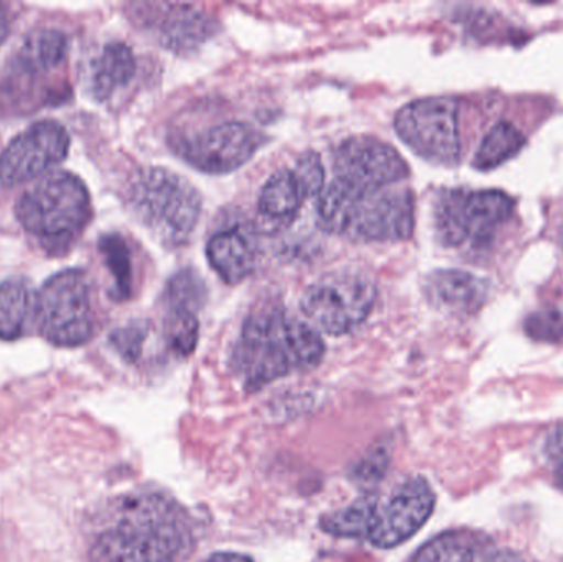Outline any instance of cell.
<instances>
[{
	"instance_id": "6da1fadb",
	"label": "cell",
	"mask_w": 563,
	"mask_h": 562,
	"mask_svg": "<svg viewBox=\"0 0 563 562\" xmlns=\"http://www.w3.org/2000/svg\"><path fill=\"white\" fill-rule=\"evenodd\" d=\"M190 517L174 498L154 492L125 495L92 535L89 562H181L194 551Z\"/></svg>"
},
{
	"instance_id": "7a4b0ae2",
	"label": "cell",
	"mask_w": 563,
	"mask_h": 562,
	"mask_svg": "<svg viewBox=\"0 0 563 562\" xmlns=\"http://www.w3.org/2000/svg\"><path fill=\"white\" fill-rule=\"evenodd\" d=\"M324 343L318 330L285 310H257L247 317L231 353V366L244 388L260 392L291 373L320 365Z\"/></svg>"
},
{
	"instance_id": "3957f363",
	"label": "cell",
	"mask_w": 563,
	"mask_h": 562,
	"mask_svg": "<svg viewBox=\"0 0 563 562\" xmlns=\"http://www.w3.org/2000/svg\"><path fill=\"white\" fill-rule=\"evenodd\" d=\"M331 165L333 178L317 198V213L321 228L334 234H343L354 201L396 187L410 175L393 145L367 135L341 142Z\"/></svg>"
},
{
	"instance_id": "277c9868",
	"label": "cell",
	"mask_w": 563,
	"mask_h": 562,
	"mask_svg": "<svg viewBox=\"0 0 563 562\" xmlns=\"http://www.w3.org/2000/svg\"><path fill=\"white\" fill-rule=\"evenodd\" d=\"M129 203L155 238L165 246L178 247L194 234L203 201L187 178L168 168L148 167L132 180Z\"/></svg>"
},
{
	"instance_id": "5b68a950",
	"label": "cell",
	"mask_w": 563,
	"mask_h": 562,
	"mask_svg": "<svg viewBox=\"0 0 563 562\" xmlns=\"http://www.w3.org/2000/svg\"><path fill=\"white\" fill-rule=\"evenodd\" d=\"M15 213L20 224L40 240H73L91 218V195L75 174L55 172L20 197Z\"/></svg>"
},
{
	"instance_id": "8992f818",
	"label": "cell",
	"mask_w": 563,
	"mask_h": 562,
	"mask_svg": "<svg viewBox=\"0 0 563 562\" xmlns=\"http://www.w3.org/2000/svg\"><path fill=\"white\" fill-rule=\"evenodd\" d=\"M515 213V200L501 190H443L433 205L437 240L445 247L489 246Z\"/></svg>"
},
{
	"instance_id": "52a82bcc",
	"label": "cell",
	"mask_w": 563,
	"mask_h": 562,
	"mask_svg": "<svg viewBox=\"0 0 563 562\" xmlns=\"http://www.w3.org/2000/svg\"><path fill=\"white\" fill-rule=\"evenodd\" d=\"M36 326L43 339L55 346L75 349L91 339V287L82 271H62L43 284L36 302Z\"/></svg>"
},
{
	"instance_id": "ba28073f",
	"label": "cell",
	"mask_w": 563,
	"mask_h": 562,
	"mask_svg": "<svg viewBox=\"0 0 563 562\" xmlns=\"http://www.w3.org/2000/svg\"><path fill=\"white\" fill-rule=\"evenodd\" d=\"M376 286L356 271H340L314 280L301 294L300 309L314 330L340 337L353 332L369 317Z\"/></svg>"
},
{
	"instance_id": "9c48e42d",
	"label": "cell",
	"mask_w": 563,
	"mask_h": 562,
	"mask_svg": "<svg viewBox=\"0 0 563 562\" xmlns=\"http://www.w3.org/2000/svg\"><path fill=\"white\" fill-rule=\"evenodd\" d=\"M397 135L423 161L453 167L462 157L459 102L446 96L417 99L394 119Z\"/></svg>"
},
{
	"instance_id": "30bf717a",
	"label": "cell",
	"mask_w": 563,
	"mask_h": 562,
	"mask_svg": "<svg viewBox=\"0 0 563 562\" xmlns=\"http://www.w3.org/2000/svg\"><path fill=\"white\" fill-rule=\"evenodd\" d=\"M267 137L246 122H223L177 142L181 158L205 174H231L251 161Z\"/></svg>"
},
{
	"instance_id": "8fae6325",
	"label": "cell",
	"mask_w": 563,
	"mask_h": 562,
	"mask_svg": "<svg viewBox=\"0 0 563 562\" xmlns=\"http://www.w3.org/2000/svg\"><path fill=\"white\" fill-rule=\"evenodd\" d=\"M416 228V201L409 188H386L354 201L343 236L371 243L404 241Z\"/></svg>"
},
{
	"instance_id": "7c38bea8",
	"label": "cell",
	"mask_w": 563,
	"mask_h": 562,
	"mask_svg": "<svg viewBox=\"0 0 563 562\" xmlns=\"http://www.w3.org/2000/svg\"><path fill=\"white\" fill-rule=\"evenodd\" d=\"M68 151L69 134L59 122H36L13 137L0 154V185L15 187L35 180L65 161Z\"/></svg>"
},
{
	"instance_id": "4fadbf2b",
	"label": "cell",
	"mask_w": 563,
	"mask_h": 562,
	"mask_svg": "<svg viewBox=\"0 0 563 562\" xmlns=\"http://www.w3.org/2000/svg\"><path fill=\"white\" fill-rule=\"evenodd\" d=\"M435 502V492L426 478L404 482L386 504H380L377 498L367 541L379 550H393L406 543L432 517Z\"/></svg>"
},
{
	"instance_id": "5bb4252c",
	"label": "cell",
	"mask_w": 563,
	"mask_h": 562,
	"mask_svg": "<svg viewBox=\"0 0 563 562\" xmlns=\"http://www.w3.org/2000/svg\"><path fill=\"white\" fill-rule=\"evenodd\" d=\"M132 19L165 48L194 52L214 33V22L190 3H135Z\"/></svg>"
},
{
	"instance_id": "9a60e30c",
	"label": "cell",
	"mask_w": 563,
	"mask_h": 562,
	"mask_svg": "<svg viewBox=\"0 0 563 562\" xmlns=\"http://www.w3.org/2000/svg\"><path fill=\"white\" fill-rule=\"evenodd\" d=\"M423 296L437 310L475 313L488 296V280L463 269H437L423 279Z\"/></svg>"
},
{
	"instance_id": "2e32d148",
	"label": "cell",
	"mask_w": 563,
	"mask_h": 562,
	"mask_svg": "<svg viewBox=\"0 0 563 562\" xmlns=\"http://www.w3.org/2000/svg\"><path fill=\"white\" fill-rule=\"evenodd\" d=\"M207 257L224 283L240 284L256 267V246L243 231L233 228L210 238Z\"/></svg>"
},
{
	"instance_id": "e0dca14e",
	"label": "cell",
	"mask_w": 563,
	"mask_h": 562,
	"mask_svg": "<svg viewBox=\"0 0 563 562\" xmlns=\"http://www.w3.org/2000/svg\"><path fill=\"white\" fill-rule=\"evenodd\" d=\"M308 194L294 168L277 170L264 185L257 201V210L276 224H288L303 207Z\"/></svg>"
},
{
	"instance_id": "ac0fdd59",
	"label": "cell",
	"mask_w": 563,
	"mask_h": 562,
	"mask_svg": "<svg viewBox=\"0 0 563 562\" xmlns=\"http://www.w3.org/2000/svg\"><path fill=\"white\" fill-rule=\"evenodd\" d=\"M135 56L125 43H108L91 65L89 88L98 101L111 98L124 88L135 75Z\"/></svg>"
},
{
	"instance_id": "d6986e66",
	"label": "cell",
	"mask_w": 563,
	"mask_h": 562,
	"mask_svg": "<svg viewBox=\"0 0 563 562\" xmlns=\"http://www.w3.org/2000/svg\"><path fill=\"white\" fill-rule=\"evenodd\" d=\"M38 294L22 279L0 283V340L22 339L36 323Z\"/></svg>"
},
{
	"instance_id": "ffe728a7",
	"label": "cell",
	"mask_w": 563,
	"mask_h": 562,
	"mask_svg": "<svg viewBox=\"0 0 563 562\" xmlns=\"http://www.w3.org/2000/svg\"><path fill=\"white\" fill-rule=\"evenodd\" d=\"M66 49L68 40L62 30L36 29L23 40L19 63L25 71L45 75L62 65Z\"/></svg>"
},
{
	"instance_id": "44dd1931",
	"label": "cell",
	"mask_w": 563,
	"mask_h": 562,
	"mask_svg": "<svg viewBox=\"0 0 563 562\" xmlns=\"http://www.w3.org/2000/svg\"><path fill=\"white\" fill-rule=\"evenodd\" d=\"M526 137L511 122L499 121L486 132L473 157L476 170H493L525 148Z\"/></svg>"
},
{
	"instance_id": "7402d4cb",
	"label": "cell",
	"mask_w": 563,
	"mask_h": 562,
	"mask_svg": "<svg viewBox=\"0 0 563 562\" xmlns=\"http://www.w3.org/2000/svg\"><path fill=\"white\" fill-rule=\"evenodd\" d=\"M376 495H364L353 504L341 510L327 515L321 520V530L338 538L350 540H366L373 528L374 508H376Z\"/></svg>"
},
{
	"instance_id": "603a6c76",
	"label": "cell",
	"mask_w": 563,
	"mask_h": 562,
	"mask_svg": "<svg viewBox=\"0 0 563 562\" xmlns=\"http://www.w3.org/2000/svg\"><path fill=\"white\" fill-rule=\"evenodd\" d=\"M482 547L473 535L449 531L427 541L410 562H479Z\"/></svg>"
},
{
	"instance_id": "cb8c5ba5",
	"label": "cell",
	"mask_w": 563,
	"mask_h": 562,
	"mask_svg": "<svg viewBox=\"0 0 563 562\" xmlns=\"http://www.w3.org/2000/svg\"><path fill=\"white\" fill-rule=\"evenodd\" d=\"M99 251L114 280L111 289L112 299L119 302L128 300L132 294V279H134L131 250L128 243L121 234H106L99 240Z\"/></svg>"
},
{
	"instance_id": "d4e9b609",
	"label": "cell",
	"mask_w": 563,
	"mask_h": 562,
	"mask_svg": "<svg viewBox=\"0 0 563 562\" xmlns=\"http://www.w3.org/2000/svg\"><path fill=\"white\" fill-rule=\"evenodd\" d=\"M207 286L197 271L187 267L168 280L164 290L165 312H194L203 307Z\"/></svg>"
},
{
	"instance_id": "484cf974",
	"label": "cell",
	"mask_w": 563,
	"mask_h": 562,
	"mask_svg": "<svg viewBox=\"0 0 563 562\" xmlns=\"http://www.w3.org/2000/svg\"><path fill=\"white\" fill-rule=\"evenodd\" d=\"M200 335V323L194 312H165V339L178 356L194 353Z\"/></svg>"
},
{
	"instance_id": "4316f807",
	"label": "cell",
	"mask_w": 563,
	"mask_h": 562,
	"mask_svg": "<svg viewBox=\"0 0 563 562\" xmlns=\"http://www.w3.org/2000/svg\"><path fill=\"white\" fill-rule=\"evenodd\" d=\"M526 335L539 343L563 342V312L542 309L531 313L525 322Z\"/></svg>"
},
{
	"instance_id": "83f0119b",
	"label": "cell",
	"mask_w": 563,
	"mask_h": 562,
	"mask_svg": "<svg viewBox=\"0 0 563 562\" xmlns=\"http://www.w3.org/2000/svg\"><path fill=\"white\" fill-rule=\"evenodd\" d=\"M147 333V323L135 320V322L115 330L111 335V343L122 359L128 360V362H135L141 356L142 349H144Z\"/></svg>"
},
{
	"instance_id": "f1b7e54d",
	"label": "cell",
	"mask_w": 563,
	"mask_h": 562,
	"mask_svg": "<svg viewBox=\"0 0 563 562\" xmlns=\"http://www.w3.org/2000/svg\"><path fill=\"white\" fill-rule=\"evenodd\" d=\"M294 172L303 184L308 197L318 198L324 188V172L321 158L314 152L308 151L297 158Z\"/></svg>"
},
{
	"instance_id": "f546056e",
	"label": "cell",
	"mask_w": 563,
	"mask_h": 562,
	"mask_svg": "<svg viewBox=\"0 0 563 562\" xmlns=\"http://www.w3.org/2000/svg\"><path fill=\"white\" fill-rule=\"evenodd\" d=\"M544 452L555 481L563 488V425L549 432Z\"/></svg>"
},
{
	"instance_id": "4dcf8cb0",
	"label": "cell",
	"mask_w": 563,
	"mask_h": 562,
	"mask_svg": "<svg viewBox=\"0 0 563 562\" xmlns=\"http://www.w3.org/2000/svg\"><path fill=\"white\" fill-rule=\"evenodd\" d=\"M205 562H254L251 558L240 553H218L208 558Z\"/></svg>"
},
{
	"instance_id": "1f68e13d",
	"label": "cell",
	"mask_w": 563,
	"mask_h": 562,
	"mask_svg": "<svg viewBox=\"0 0 563 562\" xmlns=\"http://www.w3.org/2000/svg\"><path fill=\"white\" fill-rule=\"evenodd\" d=\"M10 23L9 16H7L5 10L0 7V45H2L3 40L9 35Z\"/></svg>"
},
{
	"instance_id": "d6a6232c",
	"label": "cell",
	"mask_w": 563,
	"mask_h": 562,
	"mask_svg": "<svg viewBox=\"0 0 563 562\" xmlns=\"http://www.w3.org/2000/svg\"><path fill=\"white\" fill-rule=\"evenodd\" d=\"M486 562H525L521 558L516 557L515 553H509V551H503V553L495 554V557L489 558Z\"/></svg>"
}]
</instances>
